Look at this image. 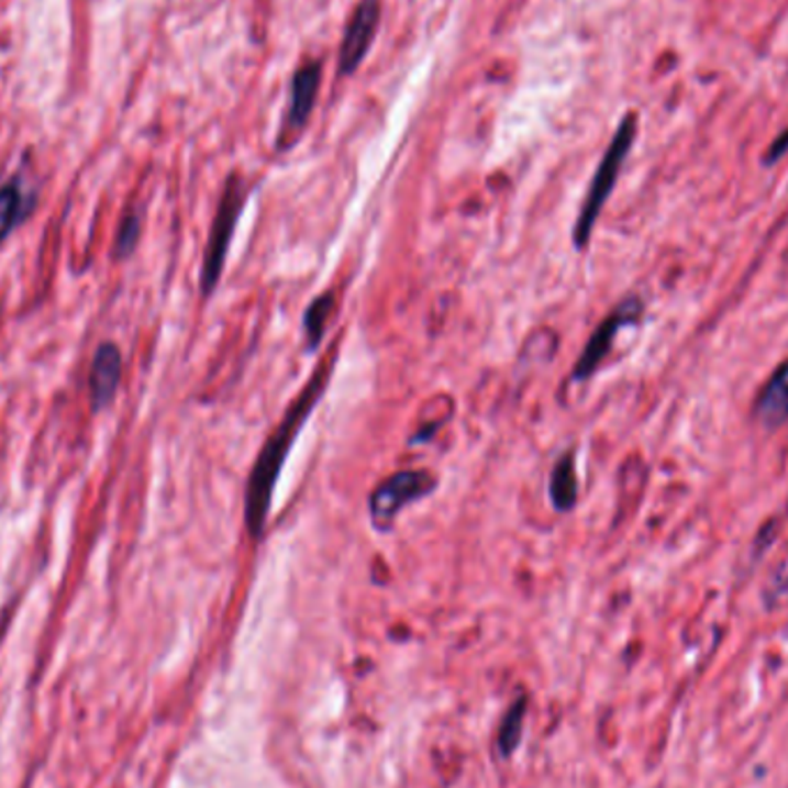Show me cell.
<instances>
[{
	"mask_svg": "<svg viewBox=\"0 0 788 788\" xmlns=\"http://www.w3.org/2000/svg\"><path fill=\"white\" fill-rule=\"evenodd\" d=\"M337 344H334L314 374L309 376L304 388L298 392L293 403L286 409L281 422L277 424L275 432L263 443L258 457L254 462V468L249 473V480L245 487V525L252 535V540H260L266 535L268 529V517L273 508V496L279 482V475L284 468L286 457H289L291 447L296 445L302 424L307 418L312 415L317 403L323 399V392L330 384V374L337 363Z\"/></svg>",
	"mask_w": 788,
	"mask_h": 788,
	"instance_id": "cell-1",
	"label": "cell"
},
{
	"mask_svg": "<svg viewBox=\"0 0 788 788\" xmlns=\"http://www.w3.org/2000/svg\"><path fill=\"white\" fill-rule=\"evenodd\" d=\"M634 136H636V115L630 113L623 118V123H620L618 132L613 134L609 148H607L600 166H597L592 182L588 187V195L584 199L579 218L575 222V231H571V243H575L577 249L588 247L595 224H597V220H600V214H602V210L613 192V187L618 182V176H620V171H623V164L632 151Z\"/></svg>",
	"mask_w": 788,
	"mask_h": 788,
	"instance_id": "cell-2",
	"label": "cell"
},
{
	"mask_svg": "<svg viewBox=\"0 0 788 788\" xmlns=\"http://www.w3.org/2000/svg\"><path fill=\"white\" fill-rule=\"evenodd\" d=\"M249 197V189L241 176H231L226 180L222 201L214 212V220L210 224L208 245L203 254V268H201V291L203 298H210L218 289L220 277L224 273V263L229 256V245L233 241V233L237 222H241V214L245 208V201Z\"/></svg>",
	"mask_w": 788,
	"mask_h": 788,
	"instance_id": "cell-3",
	"label": "cell"
},
{
	"mask_svg": "<svg viewBox=\"0 0 788 788\" xmlns=\"http://www.w3.org/2000/svg\"><path fill=\"white\" fill-rule=\"evenodd\" d=\"M436 482V475L426 468H403L386 477L369 496V519L374 529L388 533L401 510L432 493Z\"/></svg>",
	"mask_w": 788,
	"mask_h": 788,
	"instance_id": "cell-4",
	"label": "cell"
},
{
	"mask_svg": "<svg viewBox=\"0 0 788 788\" xmlns=\"http://www.w3.org/2000/svg\"><path fill=\"white\" fill-rule=\"evenodd\" d=\"M641 314H643V304L639 298H628L620 302L590 334V340L584 346L575 369H571V380H575V384H584V380H588L597 371V367L604 363V357L611 353L618 332L628 325H634L641 319Z\"/></svg>",
	"mask_w": 788,
	"mask_h": 788,
	"instance_id": "cell-5",
	"label": "cell"
},
{
	"mask_svg": "<svg viewBox=\"0 0 788 788\" xmlns=\"http://www.w3.org/2000/svg\"><path fill=\"white\" fill-rule=\"evenodd\" d=\"M378 21L380 0H360L346 23L340 49V69L344 75H353L365 63L378 31Z\"/></svg>",
	"mask_w": 788,
	"mask_h": 788,
	"instance_id": "cell-6",
	"label": "cell"
},
{
	"mask_svg": "<svg viewBox=\"0 0 788 788\" xmlns=\"http://www.w3.org/2000/svg\"><path fill=\"white\" fill-rule=\"evenodd\" d=\"M319 86H321V63L309 60L296 71V77H293L291 100H289V111H286L284 127H281L279 148H289V143L307 125L309 115H312V111H314L317 98H319Z\"/></svg>",
	"mask_w": 788,
	"mask_h": 788,
	"instance_id": "cell-7",
	"label": "cell"
},
{
	"mask_svg": "<svg viewBox=\"0 0 788 788\" xmlns=\"http://www.w3.org/2000/svg\"><path fill=\"white\" fill-rule=\"evenodd\" d=\"M123 378V353L115 344L104 342L98 351H95L90 374H88V390L92 411L98 413L113 401L118 386H121Z\"/></svg>",
	"mask_w": 788,
	"mask_h": 788,
	"instance_id": "cell-8",
	"label": "cell"
},
{
	"mask_svg": "<svg viewBox=\"0 0 788 788\" xmlns=\"http://www.w3.org/2000/svg\"><path fill=\"white\" fill-rule=\"evenodd\" d=\"M754 415L768 432H775V429L788 422V360L770 376L766 388L761 390L754 403Z\"/></svg>",
	"mask_w": 788,
	"mask_h": 788,
	"instance_id": "cell-9",
	"label": "cell"
},
{
	"mask_svg": "<svg viewBox=\"0 0 788 788\" xmlns=\"http://www.w3.org/2000/svg\"><path fill=\"white\" fill-rule=\"evenodd\" d=\"M548 496H552V503L558 512L575 510L579 500V475L575 464V452H567V455H563L556 462L552 470V480H548Z\"/></svg>",
	"mask_w": 788,
	"mask_h": 788,
	"instance_id": "cell-10",
	"label": "cell"
},
{
	"mask_svg": "<svg viewBox=\"0 0 788 788\" xmlns=\"http://www.w3.org/2000/svg\"><path fill=\"white\" fill-rule=\"evenodd\" d=\"M334 307H337V302H334V293H323L319 298L312 300V304H309L304 309V319H302V330H304V340H307V351L314 353L323 337H325V330L330 325V319L334 314Z\"/></svg>",
	"mask_w": 788,
	"mask_h": 788,
	"instance_id": "cell-11",
	"label": "cell"
},
{
	"mask_svg": "<svg viewBox=\"0 0 788 788\" xmlns=\"http://www.w3.org/2000/svg\"><path fill=\"white\" fill-rule=\"evenodd\" d=\"M26 206H23V189L19 178H12L0 187V243H5L10 233L21 222Z\"/></svg>",
	"mask_w": 788,
	"mask_h": 788,
	"instance_id": "cell-12",
	"label": "cell"
},
{
	"mask_svg": "<svg viewBox=\"0 0 788 788\" xmlns=\"http://www.w3.org/2000/svg\"><path fill=\"white\" fill-rule=\"evenodd\" d=\"M138 237H141V218L136 212H127L115 235V256L118 258L130 256L138 243Z\"/></svg>",
	"mask_w": 788,
	"mask_h": 788,
	"instance_id": "cell-13",
	"label": "cell"
},
{
	"mask_svg": "<svg viewBox=\"0 0 788 788\" xmlns=\"http://www.w3.org/2000/svg\"><path fill=\"white\" fill-rule=\"evenodd\" d=\"M521 714H523V701H519L512 712L508 714L506 720V726H503V752H512L517 740H519V733H521Z\"/></svg>",
	"mask_w": 788,
	"mask_h": 788,
	"instance_id": "cell-14",
	"label": "cell"
},
{
	"mask_svg": "<svg viewBox=\"0 0 788 788\" xmlns=\"http://www.w3.org/2000/svg\"><path fill=\"white\" fill-rule=\"evenodd\" d=\"M788 153V130L773 143V146H770V151H768V157H766V162L770 164V162H777L781 155H786Z\"/></svg>",
	"mask_w": 788,
	"mask_h": 788,
	"instance_id": "cell-15",
	"label": "cell"
}]
</instances>
